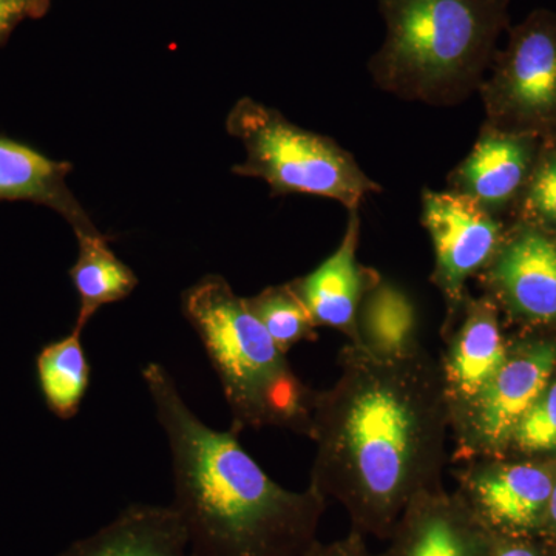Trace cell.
Segmentation results:
<instances>
[{
  "instance_id": "obj_16",
  "label": "cell",
  "mask_w": 556,
  "mask_h": 556,
  "mask_svg": "<svg viewBox=\"0 0 556 556\" xmlns=\"http://www.w3.org/2000/svg\"><path fill=\"white\" fill-rule=\"evenodd\" d=\"M73 166L54 161L30 146L0 137V200L30 201L53 208L76 232L94 230L93 223L67 186Z\"/></svg>"
},
{
  "instance_id": "obj_8",
  "label": "cell",
  "mask_w": 556,
  "mask_h": 556,
  "mask_svg": "<svg viewBox=\"0 0 556 556\" xmlns=\"http://www.w3.org/2000/svg\"><path fill=\"white\" fill-rule=\"evenodd\" d=\"M422 225L434 251L433 281L448 313L467 298L468 278L489 266L503 244L507 228L473 200L453 190L422 192Z\"/></svg>"
},
{
  "instance_id": "obj_25",
  "label": "cell",
  "mask_w": 556,
  "mask_h": 556,
  "mask_svg": "<svg viewBox=\"0 0 556 556\" xmlns=\"http://www.w3.org/2000/svg\"><path fill=\"white\" fill-rule=\"evenodd\" d=\"M306 556H382V554L371 552L367 544V538L351 530L345 538L331 541V543L317 541Z\"/></svg>"
},
{
  "instance_id": "obj_14",
  "label": "cell",
  "mask_w": 556,
  "mask_h": 556,
  "mask_svg": "<svg viewBox=\"0 0 556 556\" xmlns=\"http://www.w3.org/2000/svg\"><path fill=\"white\" fill-rule=\"evenodd\" d=\"M361 240L358 211H350L339 248L308 276L291 281L317 327L339 329L348 342L357 343V318L362 300L376 281L375 270L357 260Z\"/></svg>"
},
{
  "instance_id": "obj_1",
  "label": "cell",
  "mask_w": 556,
  "mask_h": 556,
  "mask_svg": "<svg viewBox=\"0 0 556 556\" xmlns=\"http://www.w3.org/2000/svg\"><path fill=\"white\" fill-rule=\"evenodd\" d=\"M339 367L314 401L309 485L343 507L351 530L387 541L412 501L444 486L452 413L441 365L424 348L378 356L348 342Z\"/></svg>"
},
{
  "instance_id": "obj_2",
  "label": "cell",
  "mask_w": 556,
  "mask_h": 556,
  "mask_svg": "<svg viewBox=\"0 0 556 556\" xmlns=\"http://www.w3.org/2000/svg\"><path fill=\"white\" fill-rule=\"evenodd\" d=\"M142 379L169 444L174 503L195 556H306L328 501L285 489L241 447L239 434L204 424L161 364Z\"/></svg>"
},
{
  "instance_id": "obj_5",
  "label": "cell",
  "mask_w": 556,
  "mask_h": 556,
  "mask_svg": "<svg viewBox=\"0 0 556 556\" xmlns=\"http://www.w3.org/2000/svg\"><path fill=\"white\" fill-rule=\"evenodd\" d=\"M226 129L247 152L233 174L263 179L274 197L303 193L358 211L367 197L383 190L334 139L302 129L252 98L233 105Z\"/></svg>"
},
{
  "instance_id": "obj_23",
  "label": "cell",
  "mask_w": 556,
  "mask_h": 556,
  "mask_svg": "<svg viewBox=\"0 0 556 556\" xmlns=\"http://www.w3.org/2000/svg\"><path fill=\"white\" fill-rule=\"evenodd\" d=\"M493 556H556V547L541 536H495Z\"/></svg>"
},
{
  "instance_id": "obj_21",
  "label": "cell",
  "mask_w": 556,
  "mask_h": 556,
  "mask_svg": "<svg viewBox=\"0 0 556 556\" xmlns=\"http://www.w3.org/2000/svg\"><path fill=\"white\" fill-rule=\"evenodd\" d=\"M511 214L514 222L556 233V142H543L525 192Z\"/></svg>"
},
{
  "instance_id": "obj_6",
  "label": "cell",
  "mask_w": 556,
  "mask_h": 556,
  "mask_svg": "<svg viewBox=\"0 0 556 556\" xmlns=\"http://www.w3.org/2000/svg\"><path fill=\"white\" fill-rule=\"evenodd\" d=\"M507 33L478 90L484 123L556 142V11H530Z\"/></svg>"
},
{
  "instance_id": "obj_15",
  "label": "cell",
  "mask_w": 556,
  "mask_h": 556,
  "mask_svg": "<svg viewBox=\"0 0 556 556\" xmlns=\"http://www.w3.org/2000/svg\"><path fill=\"white\" fill-rule=\"evenodd\" d=\"M58 556H195L188 530L170 506L131 504L98 532Z\"/></svg>"
},
{
  "instance_id": "obj_13",
  "label": "cell",
  "mask_w": 556,
  "mask_h": 556,
  "mask_svg": "<svg viewBox=\"0 0 556 556\" xmlns=\"http://www.w3.org/2000/svg\"><path fill=\"white\" fill-rule=\"evenodd\" d=\"M387 543L382 556H493L492 533L445 486L412 501Z\"/></svg>"
},
{
  "instance_id": "obj_17",
  "label": "cell",
  "mask_w": 556,
  "mask_h": 556,
  "mask_svg": "<svg viewBox=\"0 0 556 556\" xmlns=\"http://www.w3.org/2000/svg\"><path fill=\"white\" fill-rule=\"evenodd\" d=\"M357 343L378 356H401L422 348L415 303L404 289L379 280L362 300Z\"/></svg>"
},
{
  "instance_id": "obj_19",
  "label": "cell",
  "mask_w": 556,
  "mask_h": 556,
  "mask_svg": "<svg viewBox=\"0 0 556 556\" xmlns=\"http://www.w3.org/2000/svg\"><path fill=\"white\" fill-rule=\"evenodd\" d=\"M83 329L40 350L36 358L40 391L47 407L62 420L78 415L90 386V364L83 345Z\"/></svg>"
},
{
  "instance_id": "obj_10",
  "label": "cell",
  "mask_w": 556,
  "mask_h": 556,
  "mask_svg": "<svg viewBox=\"0 0 556 556\" xmlns=\"http://www.w3.org/2000/svg\"><path fill=\"white\" fill-rule=\"evenodd\" d=\"M482 274L497 306L529 324L556 328V233L511 223Z\"/></svg>"
},
{
  "instance_id": "obj_12",
  "label": "cell",
  "mask_w": 556,
  "mask_h": 556,
  "mask_svg": "<svg viewBox=\"0 0 556 556\" xmlns=\"http://www.w3.org/2000/svg\"><path fill=\"white\" fill-rule=\"evenodd\" d=\"M453 325L447 353L439 361L452 422L481 394L506 361L508 345L501 329L497 305L489 295L464 299L448 313Z\"/></svg>"
},
{
  "instance_id": "obj_4",
  "label": "cell",
  "mask_w": 556,
  "mask_h": 556,
  "mask_svg": "<svg viewBox=\"0 0 556 556\" xmlns=\"http://www.w3.org/2000/svg\"><path fill=\"white\" fill-rule=\"evenodd\" d=\"M182 313L222 382L230 431L273 427L309 438L317 391L295 375L247 299L212 274L185 292Z\"/></svg>"
},
{
  "instance_id": "obj_22",
  "label": "cell",
  "mask_w": 556,
  "mask_h": 556,
  "mask_svg": "<svg viewBox=\"0 0 556 556\" xmlns=\"http://www.w3.org/2000/svg\"><path fill=\"white\" fill-rule=\"evenodd\" d=\"M507 448L525 455L556 452V372L535 404L519 420Z\"/></svg>"
},
{
  "instance_id": "obj_18",
  "label": "cell",
  "mask_w": 556,
  "mask_h": 556,
  "mask_svg": "<svg viewBox=\"0 0 556 556\" xmlns=\"http://www.w3.org/2000/svg\"><path fill=\"white\" fill-rule=\"evenodd\" d=\"M79 254L75 266L70 269L73 285L79 295V313L75 328L89 325L91 317L110 303L129 298L138 287L134 270L116 257L109 247V237L100 230L76 232Z\"/></svg>"
},
{
  "instance_id": "obj_9",
  "label": "cell",
  "mask_w": 556,
  "mask_h": 556,
  "mask_svg": "<svg viewBox=\"0 0 556 556\" xmlns=\"http://www.w3.org/2000/svg\"><path fill=\"white\" fill-rule=\"evenodd\" d=\"M457 481L456 492L492 535H541L556 481L551 464L477 457L467 460Z\"/></svg>"
},
{
  "instance_id": "obj_7",
  "label": "cell",
  "mask_w": 556,
  "mask_h": 556,
  "mask_svg": "<svg viewBox=\"0 0 556 556\" xmlns=\"http://www.w3.org/2000/svg\"><path fill=\"white\" fill-rule=\"evenodd\" d=\"M556 372V342L533 339L508 348L506 361L481 394L452 422L460 459L506 452L519 420L535 404Z\"/></svg>"
},
{
  "instance_id": "obj_11",
  "label": "cell",
  "mask_w": 556,
  "mask_h": 556,
  "mask_svg": "<svg viewBox=\"0 0 556 556\" xmlns=\"http://www.w3.org/2000/svg\"><path fill=\"white\" fill-rule=\"evenodd\" d=\"M543 139L482 124L473 149L450 172L448 190L496 217L514 212L535 167Z\"/></svg>"
},
{
  "instance_id": "obj_24",
  "label": "cell",
  "mask_w": 556,
  "mask_h": 556,
  "mask_svg": "<svg viewBox=\"0 0 556 556\" xmlns=\"http://www.w3.org/2000/svg\"><path fill=\"white\" fill-rule=\"evenodd\" d=\"M50 0H0V43L25 17H38L49 9Z\"/></svg>"
},
{
  "instance_id": "obj_26",
  "label": "cell",
  "mask_w": 556,
  "mask_h": 556,
  "mask_svg": "<svg viewBox=\"0 0 556 556\" xmlns=\"http://www.w3.org/2000/svg\"><path fill=\"white\" fill-rule=\"evenodd\" d=\"M540 536L556 547V481L554 489H552L551 500H548L546 517H544Z\"/></svg>"
},
{
  "instance_id": "obj_3",
  "label": "cell",
  "mask_w": 556,
  "mask_h": 556,
  "mask_svg": "<svg viewBox=\"0 0 556 556\" xmlns=\"http://www.w3.org/2000/svg\"><path fill=\"white\" fill-rule=\"evenodd\" d=\"M510 0H379L386 40L369 58L378 89L455 108L478 93L510 28Z\"/></svg>"
},
{
  "instance_id": "obj_20",
  "label": "cell",
  "mask_w": 556,
  "mask_h": 556,
  "mask_svg": "<svg viewBox=\"0 0 556 556\" xmlns=\"http://www.w3.org/2000/svg\"><path fill=\"white\" fill-rule=\"evenodd\" d=\"M247 303L283 353L316 338L317 325L292 283L266 288Z\"/></svg>"
}]
</instances>
